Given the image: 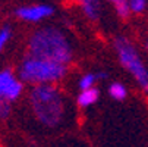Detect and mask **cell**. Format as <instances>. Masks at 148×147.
Wrapping results in <instances>:
<instances>
[{"instance_id":"cell-1","label":"cell","mask_w":148,"mask_h":147,"mask_svg":"<svg viewBox=\"0 0 148 147\" xmlns=\"http://www.w3.org/2000/svg\"><path fill=\"white\" fill-rule=\"evenodd\" d=\"M29 56L49 60L60 65H68L72 60L73 50L60 30L57 28H41L29 38Z\"/></svg>"},{"instance_id":"cell-2","label":"cell","mask_w":148,"mask_h":147,"mask_svg":"<svg viewBox=\"0 0 148 147\" xmlns=\"http://www.w3.org/2000/svg\"><path fill=\"white\" fill-rule=\"evenodd\" d=\"M29 101L35 118L43 125L54 128L62 122L65 113V103L54 86L50 84L35 86L31 90Z\"/></svg>"},{"instance_id":"cell-3","label":"cell","mask_w":148,"mask_h":147,"mask_svg":"<svg viewBox=\"0 0 148 147\" xmlns=\"http://www.w3.org/2000/svg\"><path fill=\"white\" fill-rule=\"evenodd\" d=\"M66 72H68L66 65L41 60L32 56H27L19 66V78L25 82L38 84V86L59 81L66 75Z\"/></svg>"},{"instance_id":"cell-4","label":"cell","mask_w":148,"mask_h":147,"mask_svg":"<svg viewBox=\"0 0 148 147\" xmlns=\"http://www.w3.org/2000/svg\"><path fill=\"white\" fill-rule=\"evenodd\" d=\"M114 49L122 66L134 75L139 87L148 93V68L141 60L138 50L126 37H117L114 40Z\"/></svg>"},{"instance_id":"cell-5","label":"cell","mask_w":148,"mask_h":147,"mask_svg":"<svg viewBox=\"0 0 148 147\" xmlns=\"http://www.w3.org/2000/svg\"><path fill=\"white\" fill-rule=\"evenodd\" d=\"M22 90V82L13 77L10 69H5L0 72V97L6 99L8 101H13L19 99Z\"/></svg>"},{"instance_id":"cell-6","label":"cell","mask_w":148,"mask_h":147,"mask_svg":"<svg viewBox=\"0 0 148 147\" xmlns=\"http://www.w3.org/2000/svg\"><path fill=\"white\" fill-rule=\"evenodd\" d=\"M54 12L53 6L49 5H34V6H22L15 10V15L24 21H29V22H37L43 18L50 16Z\"/></svg>"},{"instance_id":"cell-7","label":"cell","mask_w":148,"mask_h":147,"mask_svg":"<svg viewBox=\"0 0 148 147\" xmlns=\"http://www.w3.org/2000/svg\"><path fill=\"white\" fill-rule=\"evenodd\" d=\"M81 5L84 13L87 18H90L91 21H97L100 16V3L98 0H76Z\"/></svg>"},{"instance_id":"cell-8","label":"cell","mask_w":148,"mask_h":147,"mask_svg":"<svg viewBox=\"0 0 148 147\" xmlns=\"http://www.w3.org/2000/svg\"><path fill=\"white\" fill-rule=\"evenodd\" d=\"M100 97V91L98 88H90L85 91H81V94L78 96V106L79 108H88L91 104H94Z\"/></svg>"},{"instance_id":"cell-9","label":"cell","mask_w":148,"mask_h":147,"mask_svg":"<svg viewBox=\"0 0 148 147\" xmlns=\"http://www.w3.org/2000/svg\"><path fill=\"white\" fill-rule=\"evenodd\" d=\"M110 2L114 5L117 15L122 19H126L131 13V8H129V0H110Z\"/></svg>"},{"instance_id":"cell-10","label":"cell","mask_w":148,"mask_h":147,"mask_svg":"<svg viewBox=\"0 0 148 147\" xmlns=\"http://www.w3.org/2000/svg\"><path fill=\"white\" fill-rule=\"evenodd\" d=\"M109 93L114 100H123L126 97V88L120 82H113L110 86V88H109Z\"/></svg>"},{"instance_id":"cell-11","label":"cell","mask_w":148,"mask_h":147,"mask_svg":"<svg viewBox=\"0 0 148 147\" xmlns=\"http://www.w3.org/2000/svg\"><path fill=\"white\" fill-rule=\"evenodd\" d=\"M95 79H97V77H95L94 74H87V75H84V77L81 78V81H79V88H81L82 91L92 88V84H94Z\"/></svg>"},{"instance_id":"cell-12","label":"cell","mask_w":148,"mask_h":147,"mask_svg":"<svg viewBox=\"0 0 148 147\" xmlns=\"http://www.w3.org/2000/svg\"><path fill=\"white\" fill-rule=\"evenodd\" d=\"M147 3H148V0H129V8H131L132 12L141 13V12L145 10Z\"/></svg>"},{"instance_id":"cell-13","label":"cell","mask_w":148,"mask_h":147,"mask_svg":"<svg viewBox=\"0 0 148 147\" xmlns=\"http://www.w3.org/2000/svg\"><path fill=\"white\" fill-rule=\"evenodd\" d=\"M9 115H10V103L6 99L0 97V119H6Z\"/></svg>"},{"instance_id":"cell-14","label":"cell","mask_w":148,"mask_h":147,"mask_svg":"<svg viewBox=\"0 0 148 147\" xmlns=\"http://www.w3.org/2000/svg\"><path fill=\"white\" fill-rule=\"evenodd\" d=\"M10 35H12V31H10L9 27H3L2 30H0V52H2V49L8 43V40L10 38Z\"/></svg>"},{"instance_id":"cell-15","label":"cell","mask_w":148,"mask_h":147,"mask_svg":"<svg viewBox=\"0 0 148 147\" xmlns=\"http://www.w3.org/2000/svg\"><path fill=\"white\" fill-rule=\"evenodd\" d=\"M95 77H97V79H104V78H107V72H98V74H95Z\"/></svg>"},{"instance_id":"cell-16","label":"cell","mask_w":148,"mask_h":147,"mask_svg":"<svg viewBox=\"0 0 148 147\" xmlns=\"http://www.w3.org/2000/svg\"><path fill=\"white\" fill-rule=\"evenodd\" d=\"M145 46H147V50H148V38H147V41H145Z\"/></svg>"}]
</instances>
